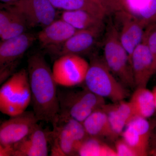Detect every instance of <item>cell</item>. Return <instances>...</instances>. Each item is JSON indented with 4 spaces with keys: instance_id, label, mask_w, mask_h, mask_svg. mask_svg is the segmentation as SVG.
<instances>
[{
    "instance_id": "cell-1",
    "label": "cell",
    "mask_w": 156,
    "mask_h": 156,
    "mask_svg": "<svg viewBox=\"0 0 156 156\" xmlns=\"http://www.w3.org/2000/svg\"><path fill=\"white\" fill-rule=\"evenodd\" d=\"M33 111L39 121L53 124L59 112L57 84L44 56L35 53L27 61Z\"/></svg>"
},
{
    "instance_id": "cell-2",
    "label": "cell",
    "mask_w": 156,
    "mask_h": 156,
    "mask_svg": "<svg viewBox=\"0 0 156 156\" xmlns=\"http://www.w3.org/2000/svg\"><path fill=\"white\" fill-rule=\"evenodd\" d=\"M104 60L114 75L126 87L135 88L129 55L121 44L113 22L109 20L104 33Z\"/></svg>"
},
{
    "instance_id": "cell-3",
    "label": "cell",
    "mask_w": 156,
    "mask_h": 156,
    "mask_svg": "<svg viewBox=\"0 0 156 156\" xmlns=\"http://www.w3.org/2000/svg\"><path fill=\"white\" fill-rule=\"evenodd\" d=\"M114 76L103 58L92 54L84 83L86 89L98 96L113 102L125 100L129 96V91Z\"/></svg>"
},
{
    "instance_id": "cell-4",
    "label": "cell",
    "mask_w": 156,
    "mask_h": 156,
    "mask_svg": "<svg viewBox=\"0 0 156 156\" xmlns=\"http://www.w3.org/2000/svg\"><path fill=\"white\" fill-rule=\"evenodd\" d=\"M31 103L27 70L14 72L0 87V112L14 116L26 111Z\"/></svg>"
},
{
    "instance_id": "cell-5",
    "label": "cell",
    "mask_w": 156,
    "mask_h": 156,
    "mask_svg": "<svg viewBox=\"0 0 156 156\" xmlns=\"http://www.w3.org/2000/svg\"><path fill=\"white\" fill-rule=\"evenodd\" d=\"M59 112L83 123L93 112L105 104V98L88 89L58 92Z\"/></svg>"
},
{
    "instance_id": "cell-6",
    "label": "cell",
    "mask_w": 156,
    "mask_h": 156,
    "mask_svg": "<svg viewBox=\"0 0 156 156\" xmlns=\"http://www.w3.org/2000/svg\"><path fill=\"white\" fill-rule=\"evenodd\" d=\"M5 7L22 17L28 28H44L57 16L56 9L49 0H19Z\"/></svg>"
},
{
    "instance_id": "cell-7",
    "label": "cell",
    "mask_w": 156,
    "mask_h": 156,
    "mask_svg": "<svg viewBox=\"0 0 156 156\" xmlns=\"http://www.w3.org/2000/svg\"><path fill=\"white\" fill-rule=\"evenodd\" d=\"M89 63L81 56L66 54L56 58L52 69L57 85L73 87L84 83Z\"/></svg>"
},
{
    "instance_id": "cell-8",
    "label": "cell",
    "mask_w": 156,
    "mask_h": 156,
    "mask_svg": "<svg viewBox=\"0 0 156 156\" xmlns=\"http://www.w3.org/2000/svg\"><path fill=\"white\" fill-rule=\"evenodd\" d=\"M105 30V25L77 30L64 44L48 52L56 58L66 54L81 56L90 54L99 43Z\"/></svg>"
},
{
    "instance_id": "cell-9",
    "label": "cell",
    "mask_w": 156,
    "mask_h": 156,
    "mask_svg": "<svg viewBox=\"0 0 156 156\" xmlns=\"http://www.w3.org/2000/svg\"><path fill=\"white\" fill-rule=\"evenodd\" d=\"M121 44L127 51L131 62V57L135 48L142 43L145 24L136 17L122 10L113 14Z\"/></svg>"
},
{
    "instance_id": "cell-10",
    "label": "cell",
    "mask_w": 156,
    "mask_h": 156,
    "mask_svg": "<svg viewBox=\"0 0 156 156\" xmlns=\"http://www.w3.org/2000/svg\"><path fill=\"white\" fill-rule=\"evenodd\" d=\"M39 122L33 111L10 117L0 124V142L13 146L30 134Z\"/></svg>"
},
{
    "instance_id": "cell-11",
    "label": "cell",
    "mask_w": 156,
    "mask_h": 156,
    "mask_svg": "<svg viewBox=\"0 0 156 156\" xmlns=\"http://www.w3.org/2000/svg\"><path fill=\"white\" fill-rule=\"evenodd\" d=\"M121 136L136 151L139 156L148 154L151 128L147 119L134 116L127 124Z\"/></svg>"
},
{
    "instance_id": "cell-12",
    "label": "cell",
    "mask_w": 156,
    "mask_h": 156,
    "mask_svg": "<svg viewBox=\"0 0 156 156\" xmlns=\"http://www.w3.org/2000/svg\"><path fill=\"white\" fill-rule=\"evenodd\" d=\"M131 64L135 89L147 87L155 69L153 56L144 43L142 42L133 51Z\"/></svg>"
},
{
    "instance_id": "cell-13",
    "label": "cell",
    "mask_w": 156,
    "mask_h": 156,
    "mask_svg": "<svg viewBox=\"0 0 156 156\" xmlns=\"http://www.w3.org/2000/svg\"><path fill=\"white\" fill-rule=\"evenodd\" d=\"M48 131L50 156H77L78 147L72 134L58 116Z\"/></svg>"
},
{
    "instance_id": "cell-14",
    "label": "cell",
    "mask_w": 156,
    "mask_h": 156,
    "mask_svg": "<svg viewBox=\"0 0 156 156\" xmlns=\"http://www.w3.org/2000/svg\"><path fill=\"white\" fill-rule=\"evenodd\" d=\"M48 131L38 124L30 134L13 145V156H48Z\"/></svg>"
},
{
    "instance_id": "cell-15",
    "label": "cell",
    "mask_w": 156,
    "mask_h": 156,
    "mask_svg": "<svg viewBox=\"0 0 156 156\" xmlns=\"http://www.w3.org/2000/svg\"><path fill=\"white\" fill-rule=\"evenodd\" d=\"M77 30L60 18L43 28L36 38L41 48L48 51L64 44Z\"/></svg>"
},
{
    "instance_id": "cell-16",
    "label": "cell",
    "mask_w": 156,
    "mask_h": 156,
    "mask_svg": "<svg viewBox=\"0 0 156 156\" xmlns=\"http://www.w3.org/2000/svg\"><path fill=\"white\" fill-rule=\"evenodd\" d=\"M37 39L30 33L0 42V69L19 60Z\"/></svg>"
},
{
    "instance_id": "cell-17",
    "label": "cell",
    "mask_w": 156,
    "mask_h": 156,
    "mask_svg": "<svg viewBox=\"0 0 156 156\" xmlns=\"http://www.w3.org/2000/svg\"><path fill=\"white\" fill-rule=\"evenodd\" d=\"M101 108L107 115L113 132L118 139L127 124L135 116L130 102L120 101L111 104H105Z\"/></svg>"
},
{
    "instance_id": "cell-18",
    "label": "cell",
    "mask_w": 156,
    "mask_h": 156,
    "mask_svg": "<svg viewBox=\"0 0 156 156\" xmlns=\"http://www.w3.org/2000/svg\"><path fill=\"white\" fill-rule=\"evenodd\" d=\"M88 136L111 141L116 140L109 122L108 117L102 108L92 113L83 122Z\"/></svg>"
},
{
    "instance_id": "cell-19",
    "label": "cell",
    "mask_w": 156,
    "mask_h": 156,
    "mask_svg": "<svg viewBox=\"0 0 156 156\" xmlns=\"http://www.w3.org/2000/svg\"><path fill=\"white\" fill-rule=\"evenodd\" d=\"M60 18L78 30L105 25L104 17L83 10L63 11Z\"/></svg>"
},
{
    "instance_id": "cell-20",
    "label": "cell",
    "mask_w": 156,
    "mask_h": 156,
    "mask_svg": "<svg viewBox=\"0 0 156 156\" xmlns=\"http://www.w3.org/2000/svg\"><path fill=\"white\" fill-rule=\"evenodd\" d=\"M129 102L135 116L147 119L156 112L152 92L147 87L136 88Z\"/></svg>"
},
{
    "instance_id": "cell-21",
    "label": "cell",
    "mask_w": 156,
    "mask_h": 156,
    "mask_svg": "<svg viewBox=\"0 0 156 156\" xmlns=\"http://www.w3.org/2000/svg\"><path fill=\"white\" fill-rule=\"evenodd\" d=\"M56 9L65 11L83 10L105 18V10L98 0H49Z\"/></svg>"
},
{
    "instance_id": "cell-22",
    "label": "cell",
    "mask_w": 156,
    "mask_h": 156,
    "mask_svg": "<svg viewBox=\"0 0 156 156\" xmlns=\"http://www.w3.org/2000/svg\"><path fill=\"white\" fill-rule=\"evenodd\" d=\"M77 156H117L114 148L100 138L88 136L78 149Z\"/></svg>"
},
{
    "instance_id": "cell-23",
    "label": "cell",
    "mask_w": 156,
    "mask_h": 156,
    "mask_svg": "<svg viewBox=\"0 0 156 156\" xmlns=\"http://www.w3.org/2000/svg\"><path fill=\"white\" fill-rule=\"evenodd\" d=\"M58 117L69 129L79 149L82 143L89 136L83 123L73 119L69 116L60 113H59Z\"/></svg>"
},
{
    "instance_id": "cell-24",
    "label": "cell",
    "mask_w": 156,
    "mask_h": 156,
    "mask_svg": "<svg viewBox=\"0 0 156 156\" xmlns=\"http://www.w3.org/2000/svg\"><path fill=\"white\" fill-rule=\"evenodd\" d=\"M136 18L146 26L156 22V0H141Z\"/></svg>"
},
{
    "instance_id": "cell-25",
    "label": "cell",
    "mask_w": 156,
    "mask_h": 156,
    "mask_svg": "<svg viewBox=\"0 0 156 156\" xmlns=\"http://www.w3.org/2000/svg\"><path fill=\"white\" fill-rule=\"evenodd\" d=\"M14 13L15 14L14 18L9 27L0 37V42L19 36L26 32L28 27L25 21L18 14Z\"/></svg>"
},
{
    "instance_id": "cell-26",
    "label": "cell",
    "mask_w": 156,
    "mask_h": 156,
    "mask_svg": "<svg viewBox=\"0 0 156 156\" xmlns=\"http://www.w3.org/2000/svg\"><path fill=\"white\" fill-rule=\"evenodd\" d=\"M142 42L146 45L152 54L155 65L156 58V22L151 23L145 27Z\"/></svg>"
},
{
    "instance_id": "cell-27",
    "label": "cell",
    "mask_w": 156,
    "mask_h": 156,
    "mask_svg": "<svg viewBox=\"0 0 156 156\" xmlns=\"http://www.w3.org/2000/svg\"><path fill=\"white\" fill-rule=\"evenodd\" d=\"M115 150L117 156H139V154L122 137L115 140Z\"/></svg>"
},
{
    "instance_id": "cell-28",
    "label": "cell",
    "mask_w": 156,
    "mask_h": 156,
    "mask_svg": "<svg viewBox=\"0 0 156 156\" xmlns=\"http://www.w3.org/2000/svg\"><path fill=\"white\" fill-rule=\"evenodd\" d=\"M14 13L6 8H0V37L8 28L14 18Z\"/></svg>"
},
{
    "instance_id": "cell-29",
    "label": "cell",
    "mask_w": 156,
    "mask_h": 156,
    "mask_svg": "<svg viewBox=\"0 0 156 156\" xmlns=\"http://www.w3.org/2000/svg\"><path fill=\"white\" fill-rule=\"evenodd\" d=\"M106 12L107 15L124 10L123 0H98Z\"/></svg>"
},
{
    "instance_id": "cell-30",
    "label": "cell",
    "mask_w": 156,
    "mask_h": 156,
    "mask_svg": "<svg viewBox=\"0 0 156 156\" xmlns=\"http://www.w3.org/2000/svg\"><path fill=\"white\" fill-rule=\"evenodd\" d=\"M18 64V60H17L0 69V87L15 72Z\"/></svg>"
},
{
    "instance_id": "cell-31",
    "label": "cell",
    "mask_w": 156,
    "mask_h": 156,
    "mask_svg": "<svg viewBox=\"0 0 156 156\" xmlns=\"http://www.w3.org/2000/svg\"><path fill=\"white\" fill-rule=\"evenodd\" d=\"M141 0H123L124 11L137 17Z\"/></svg>"
},
{
    "instance_id": "cell-32",
    "label": "cell",
    "mask_w": 156,
    "mask_h": 156,
    "mask_svg": "<svg viewBox=\"0 0 156 156\" xmlns=\"http://www.w3.org/2000/svg\"><path fill=\"white\" fill-rule=\"evenodd\" d=\"M13 148L11 146L5 145L0 142V156H13Z\"/></svg>"
},
{
    "instance_id": "cell-33",
    "label": "cell",
    "mask_w": 156,
    "mask_h": 156,
    "mask_svg": "<svg viewBox=\"0 0 156 156\" xmlns=\"http://www.w3.org/2000/svg\"><path fill=\"white\" fill-rule=\"evenodd\" d=\"M150 149L151 153L156 150V127L153 136H152V137H151L149 150Z\"/></svg>"
},
{
    "instance_id": "cell-34",
    "label": "cell",
    "mask_w": 156,
    "mask_h": 156,
    "mask_svg": "<svg viewBox=\"0 0 156 156\" xmlns=\"http://www.w3.org/2000/svg\"><path fill=\"white\" fill-rule=\"evenodd\" d=\"M19 0H0V3L5 5H11Z\"/></svg>"
},
{
    "instance_id": "cell-35",
    "label": "cell",
    "mask_w": 156,
    "mask_h": 156,
    "mask_svg": "<svg viewBox=\"0 0 156 156\" xmlns=\"http://www.w3.org/2000/svg\"><path fill=\"white\" fill-rule=\"evenodd\" d=\"M153 95L155 107V109L156 111V86L154 87L152 91Z\"/></svg>"
},
{
    "instance_id": "cell-36",
    "label": "cell",
    "mask_w": 156,
    "mask_h": 156,
    "mask_svg": "<svg viewBox=\"0 0 156 156\" xmlns=\"http://www.w3.org/2000/svg\"><path fill=\"white\" fill-rule=\"evenodd\" d=\"M151 154H152L153 156H156V150L154 151L153 152H152Z\"/></svg>"
},
{
    "instance_id": "cell-37",
    "label": "cell",
    "mask_w": 156,
    "mask_h": 156,
    "mask_svg": "<svg viewBox=\"0 0 156 156\" xmlns=\"http://www.w3.org/2000/svg\"><path fill=\"white\" fill-rule=\"evenodd\" d=\"M5 5L4 4H1L0 3V8H3V7H5Z\"/></svg>"
},
{
    "instance_id": "cell-38",
    "label": "cell",
    "mask_w": 156,
    "mask_h": 156,
    "mask_svg": "<svg viewBox=\"0 0 156 156\" xmlns=\"http://www.w3.org/2000/svg\"><path fill=\"white\" fill-rule=\"evenodd\" d=\"M155 73H156V58L155 61Z\"/></svg>"
}]
</instances>
